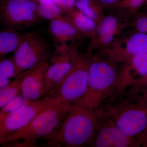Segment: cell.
Returning a JSON list of instances; mask_svg holds the SVG:
<instances>
[{
    "label": "cell",
    "mask_w": 147,
    "mask_h": 147,
    "mask_svg": "<svg viewBox=\"0 0 147 147\" xmlns=\"http://www.w3.org/2000/svg\"><path fill=\"white\" fill-rule=\"evenodd\" d=\"M100 110L73 105L42 147H92Z\"/></svg>",
    "instance_id": "cell-1"
},
{
    "label": "cell",
    "mask_w": 147,
    "mask_h": 147,
    "mask_svg": "<svg viewBox=\"0 0 147 147\" xmlns=\"http://www.w3.org/2000/svg\"><path fill=\"white\" fill-rule=\"evenodd\" d=\"M49 28L56 45H68L85 37L65 13L50 21Z\"/></svg>",
    "instance_id": "cell-15"
},
{
    "label": "cell",
    "mask_w": 147,
    "mask_h": 147,
    "mask_svg": "<svg viewBox=\"0 0 147 147\" xmlns=\"http://www.w3.org/2000/svg\"><path fill=\"white\" fill-rule=\"evenodd\" d=\"M147 85V74L134 81L130 86L133 87L134 92H139Z\"/></svg>",
    "instance_id": "cell-26"
},
{
    "label": "cell",
    "mask_w": 147,
    "mask_h": 147,
    "mask_svg": "<svg viewBox=\"0 0 147 147\" xmlns=\"http://www.w3.org/2000/svg\"><path fill=\"white\" fill-rule=\"evenodd\" d=\"M72 45H56L50 58L45 75V86L42 98L57 86L72 65Z\"/></svg>",
    "instance_id": "cell-12"
},
{
    "label": "cell",
    "mask_w": 147,
    "mask_h": 147,
    "mask_svg": "<svg viewBox=\"0 0 147 147\" xmlns=\"http://www.w3.org/2000/svg\"><path fill=\"white\" fill-rule=\"evenodd\" d=\"M145 2L146 0H121L118 13L130 17L145 6Z\"/></svg>",
    "instance_id": "cell-23"
},
{
    "label": "cell",
    "mask_w": 147,
    "mask_h": 147,
    "mask_svg": "<svg viewBox=\"0 0 147 147\" xmlns=\"http://www.w3.org/2000/svg\"><path fill=\"white\" fill-rule=\"evenodd\" d=\"M75 8L98 23L105 16L103 8L98 0H76Z\"/></svg>",
    "instance_id": "cell-18"
},
{
    "label": "cell",
    "mask_w": 147,
    "mask_h": 147,
    "mask_svg": "<svg viewBox=\"0 0 147 147\" xmlns=\"http://www.w3.org/2000/svg\"><path fill=\"white\" fill-rule=\"evenodd\" d=\"M21 79L18 75L15 79L0 89V108H2L21 93Z\"/></svg>",
    "instance_id": "cell-19"
},
{
    "label": "cell",
    "mask_w": 147,
    "mask_h": 147,
    "mask_svg": "<svg viewBox=\"0 0 147 147\" xmlns=\"http://www.w3.org/2000/svg\"><path fill=\"white\" fill-rule=\"evenodd\" d=\"M137 138L130 137L121 131L113 121L100 110V123L92 147H140Z\"/></svg>",
    "instance_id": "cell-11"
},
{
    "label": "cell",
    "mask_w": 147,
    "mask_h": 147,
    "mask_svg": "<svg viewBox=\"0 0 147 147\" xmlns=\"http://www.w3.org/2000/svg\"><path fill=\"white\" fill-rule=\"evenodd\" d=\"M72 65L63 79L48 95L65 105H76L86 90L91 52L81 53L72 46Z\"/></svg>",
    "instance_id": "cell-4"
},
{
    "label": "cell",
    "mask_w": 147,
    "mask_h": 147,
    "mask_svg": "<svg viewBox=\"0 0 147 147\" xmlns=\"http://www.w3.org/2000/svg\"><path fill=\"white\" fill-rule=\"evenodd\" d=\"M26 33L13 29L3 28L0 32V57L14 53L24 40Z\"/></svg>",
    "instance_id": "cell-16"
},
{
    "label": "cell",
    "mask_w": 147,
    "mask_h": 147,
    "mask_svg": "<svg viewBox=\"0 0 147 147\" xmlns=\"http://www.w3.org/2000/svg\"><path fill=\"white\" fill-rule=\"evenodd\" d=\"M145 6V7H146V10H147V0H146Z\"/></svg>",
    "instance_id": "cell-28"
},
{
    "label": "cell",
    "mask_w": 147,
    "mask_h": 147,
    "mask_svg": "<svg viewBox=\"0 0 147 147\" xmlns=\"http://www.w3.org/2000/svg\"><path fill=\"white\" fill-rule=\"evenodd\" d=\"M72 105H65L56 98L26 126L0 139V144L3 147H37L36 142L46 139L52 134Z\"/></svg>",
    "instance_id": "cell-3"
},
{
    "label": "cell",
    "mask_w": 147,
    "mask_h": 147,
    "mask_svg": "<svg viewBox=\"0 0 147 147\" xmlns=\"http://www.w3.org/2000/svg\"><path fill=\"white\" fill-rule=\"evenodd\" d=\"M104 112L121 131L137 138L140 144L147 136V101L143 96L134 102L122 100Z\"/></svg>",
    "instance_id": "cell-5"
},
{
    "label": "cell",
    "mask_w": 147,
    "mask_h": 147,
    "mask_svg": "<svg viewBox=\"0 0 147 147\" xmlns=\"http://www.w3.org/2000/svg\"><path fill=\"white\" fill-rule=\"evenodd\" d=\"M147 49V34L132 30L124 32L101 54L117 63H124Z\"/></svg>",
    "instance_id": "cell-9"
},
{
    "label": "cell",
    "mask_w": 147,
    "mask_h": 147,
    "mask_svg": "<svg viewBox=\"0 0 147 147\" xmlns=\"http://www.w3.org/2000/svg\"><path fill=\"white\" fill-rule=\"evenodd\" d=\"M142 90L143 91V97L147 101V85L142 89Z\"/></svg>",
    "instance_id": "cell-27"
},
{
    "label": "cell",
    "mask_w": 147,
    "mask_h": 147,
    "mask_svg": "<svg viewBox=\"0 0 147 147\" xmlns=\"http://www.w3.org/2000/svg\"><path fill=\"white\" fill-rule=\"evenodd\" d=\"M56 100L55 98L47 95L38 100L30 101L23 105L0 122V139L26 126Z\"/></svg>",
    "instance_id": "cell-10"
},
{
    "label": "cell",
    "mask_w": 147,
    "mask_h": 147,
    "mask_svg": "<svg viewBox=\"0 0 147 147\" xmlns=\"http://www.w3.org/2000/svg\"><path fill=\"white\" fill-rule=\"evenodd\" d=\"M37 0H1L0 19L4 28L19 31L37 24L42 18Z\"/></svg>",
    "instance_id": "cell-6"
},
{
    "label": "cell",
    "mask_w": 147,
    "mask_h": 147,
    "mask_svg": "<svg viewBox=\"0 0 147 147\" xmlns=\"http://www.w3.org/2000/svg\"><path fill=\"white\" fill-rule=\"evenodd\" d=\"M38 12L42 19L51 20L64 15L65 13L57 5L54 3H39Z\"/></svg>",
    "instance_id": "cell-21"
},
{
    "label": "cell",
    "mask_w": 147,
    "mask_h": 147,
    "mask_svg": "<svg viewBox=\"0 0 147 147\" xmlns=\"http://www.w3.org/2000/svg\"><path fill=\"white\" fill-rule=\"evenodd\" d=\"M104 9L118 12L121 0H98Z\"/></svg>",
    "instance_id": "cell-25"
},
{
    "label": "cell",
    "mask_w": 147,
    "mask_h": 147,
    "mask_svg": "<svg viewBox=\"0 0 147 147\" xmlns=\"http://www.w3.org/2000/svg\"><path fill=\"white\" fill-rule=\"evenodd\" d=\"M50 63L43 62L19 74L21 93L25 99L34 101L42 98L45 86V75Z\"/></svg>",
    "instance_id": "cell-13"
},
{
    "label": "cell",
    "mask_w": 147,
    "mask_h": 147,
    "mask_svg": "<svg viewBox=\"0 0 147 147\" xmlns=\"http://www.w3.org/2000/svg\"><path fill=\"white\" fill-rule=\"evenodd\" d=\"M25 99L21 93L16 96L13 100L9 102L0 111V122L3 121L7 117L13 114L18 109L29 102Z\"/></svg>",
    "instance_id": "cell-22"
},
{
    "label": "cell",
    "mask_w": 147,
    "mask_h": 147,
    "mask_svg": "<svg viewBox=\"0 0 147 147\" xmlns=\"http://www.w3.org/2000/svg\"><path fill=\"white\" fill-rule=\"evenodd\" d=\"M65 14L85 37L90 39L94 34L97 23L76 8L68 11Z\"/></svg>",
    "instance_id": "cell-17"
},
{
    "label": "cell",
    "mask_w": 147,
    "mask_h": 147,
    "mask_svg": "<svg viewBox=\"0 0 147 147\" xmlns=\"http://www.w3.org/2000/svg\"><path fill=\"white\" fill-rule=\"evenodd\" d=\"M53 54L50 45L43 36L36 32L27 33L13 56L16 75L49 61Z\"/></svg>",
    "instance_id": "cell-7"
},
{
    "label": "cell",
    "mask_w": 147,
    "mask_h": 147,
    "mask_svg": "<svg viewBox=\"0 0 147 147\" xmlns=\"http://www.w3.org/2000/svg\"><path fill=\"white\" fill-rule=\"evenodd\" d=\"M123 64L119 75L116 97L123 94L134 81L147 74V49Z\"/></svg>",
    "instance_id": "cell-14"
},
{
    "label": "cell",
    "mask_w": 147,
    "mask_h": 147,
    "mask_svg": "<svg viewBox=\"0 0 147 147\" xmlns=\"http://www.w3.org/2000/svg\"><path fill=\"white\" fill-rule=\"evenodd\" d=\"M129 26L136 31L147 34V10L139 11L129 17Z\"/></svg>",
    "instance_id": "cell-24"
},
{
    "label": "cell",
    "mask_w": 147,
    "mask_h": 147,
    "mask_svg": "<svg viewBox=\"0 0 147 147\" xmlns=\"http://www.w3.org/2000/svg\"><path fill=\"white\" fill-rule=\"evenodd\" d=\"M92 55L86 93L76 105L97 110L104 101L115 96L121 69L117 63L101 54Z\"/></svg>",
    "instance_id": "cell-2"
},
{
    "label": "cell",
    "mask_w": 147,
    "mask_h": 147,
    "mask_svg": "<svg viewBox=\"0 0 147 147\" xmlns=\"http://www.w3.org/2000/svg\"><path fill=\"white\" fill-rule=\"evenodd\" d=\"M16 76V67L13 56L9 58H2L0 62V89L10 83L9 79Z\"/></svg>",
    "instance_id": "cell-20"
},
{
    "label": "cell",
    "mask_w": 147,
    "mask_h": 147,
    "mask_svg": "<svg viewBox=\"0 0 147 147\" xmlns=\"http://www.w3.org/2000/svg\"><path fill=\"white\" fill-rule=\"evenodd\" d=\"M129 26V17L118 12L105 14L98 23L88 51L103 50L110 47Z\"/></svg>",
    "instance_id": "cell-8"
}]
</instances>
